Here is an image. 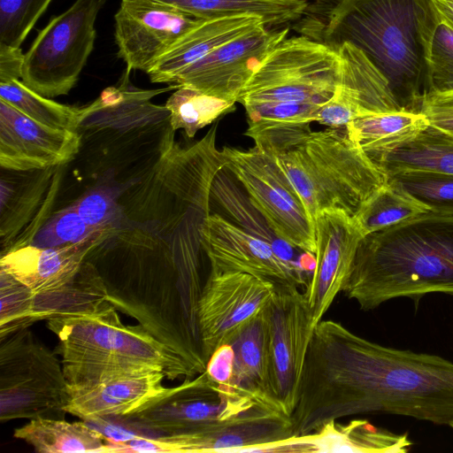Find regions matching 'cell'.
<instances>
[{"label": "cell", "instance_id": "6da1fadb", "mask_svg": "<svg viewBox=\"0 0 453 453\" xmlns=\"http://www.w3.org/2000/svg\"><path fill=\"white\" fill-rule=\"evenodd\" d=\"M381 413L453 425V362L382 346L321 319L291 414L294 434L348 416Z\"/></svg>", "mask_w": 453, "mask_h": 453}, {"label": "cell", "instance_id": "7a4b0ae2", "mask_svg": "<svg viewBox=\"0 0 453 453\" xmlns=\"http://www.w3.org/2000/svg\"><path fill=\"white\" fill-rule=\"evenodd\" d=\"M439 18L431 0H311L293 29L330 49L365 53L405 111L427 93V49Z\"/></svg>", "mask_w": 453, "mask_h": 453}, {"label": "cell", "instance_id": "3957f363", "mask_svg": "<svg viewBox=\"0 0 453 453\" xmlns=\"http://www.w3.org/2000/svg\"><path fill=\"white\" fill-rule=\"evenodd\" d=\"M342 291L363 311L453 295V216L427 211L365 236Z\"/></svg>", "mask_w": 453, "mask_h": 453}, {"label": "cell", "instance_id": "277c9868", "mask_svg": "<svg viewBox=\"0 0 453 453\" xmlns=\"http://www.w3.org/2000/svg\"><path fill=\"white\" fill-rule=\"evenodd\" d=\"M340 56L306 36L281 41L263 60L238 98L245 109V135L273 152L311 131L333 96Z\"/></svg>", "mask_w": 453, "mask_h": 453}, {"label": "cell", "instance_id": "5b68a950", "mask_svg": "<svg viewBox=\"0 0 453 453\" xmlns=\"http://www.w3.org/2000/svg\"><path fill=\"white\" fill-rule=\"evenodd\" d=\"M47 326L58 339L55 351L68 387L154 370L171 380L197 375L141 325L123 324L111 303L94 313L48 321Z\"/></svg>", "mask_w": 453, "mask_h": 453}, {"label": "cell", "instance_id": "8992f818", "mask_svg": "<svg viewBox=\"0 0 453 453\" xmlns=\"http://www.w3.org/2000/svg\"><path fill=\"white\" fill-rule=\"evenodd\" d=\"M271 153L314 223L325 211H341L354 217L363 203L387 183L386 174L345 127L309 131Z\"/></svg>", "mask_w": 453, "mask_h": 453}, {"label": "cell", "instance_id": "52a82bcc", "mask_svg": "<svg viewBox=\"0 0 453 453\" xmlns=\"http://www.w3.org/2000/svg\"><path fill=\"white\" fill-rule=\"evenodd\" d=\"M277 410L283 409L271 397L217 382L204 371L168 388L139 411L116 418L157 436L182 435Z\"/></svg>", "mask_w": 453, "mask_h": 453}, {"label": "cell", "instance_id": "ba28073f", "mask_svg": "<svg viewBox=\"0 0 453 453\" xmlns=\"http://www.w3.org/2000/svg\"><path fill=\"white\" fill-rule=\"evenodd\" d=\"M69 401L61 360L28 328L0 337V420L62 418Z\"/></svg>", "mask_w": 453, "mask_h": 453}, {"label": "cell", "instance_id": "9c48e42d", "mask_svg": "<svg viewBox=\"0 0 453 453\" xmlns=\"http://www.w3.org/2000/svg\"><path fill=\"white\" fill-rule=\"evenodd\" d=\"M106 0H75L52 18L25 53L21 81L39 95H67L93 51L96 20Z\"/></svg>", "mask_w": 453, "mask_h": 453}, {"label": "cell", "instance_id": "30bf717a", "mask_svg": "<svg viewBox=\"0 0 453 453\" xmlns=\"http://www.w3.org/2000/svg\"><path fill=\"white\" fill-rule=\"evenodd\" d=\"M226 168L243 188L250 202L273 234L315 257V225L299 194L271 152L224 147Z\"/></svg>", "mask_w": 453, "mask_h": 453}, {"label": "cell", "instance_id": "8fae6325", "mask_svg": "<svg viewBox=\"0 0 453 453\" xmlns=\"http://www.w3.org/2000/svg\"><path fill=\"white\" fill-rule=\"evenodd\" d=\"M268 333L269 388L272 398L292 414L309 344L316 324L300 288L276 285L264 308Z\"/></svg>", "mask_w": 453, "mask_h": 453}, {"label": "cell", "instance_id": "7c38bea8", "mask_svg": "<svg viewBox=\"0 0 453 453\" xmlns=\"http://www.w3.org/2000/svg\"><path fill=\"white\" fill-rule=\"evenodd\" d=\"M203 252L210 270L240 272L260 277L275 285H308L300 265L286 258L271 242L219 213H211L201 230Z\"/></svg>", "mask_w": 453, "mask_h": 453}, {"label": "cell", "instance_id": "4fadbf2b", "mask_svg": "<svg viewBox=\"0 0 453 453\" xmlns=\"http://www.w3.org/2000/svg\"><path fill=\"white\" fill-rule=\"evenodd\" d=\"M276 285L240 272L210 270L198 303V324L206 361L272 298Z\"/></svg>", "mask_w": 453, "mask_h": 453}, {"label": "cell", "instance_id": "5bb4252c", "mask_svg": "<svg viewBox=\"0 0 453 453\" xmlns=\"http://www.w3.org/2000/svg\"><path fill=\"white\" fill-rule=\"evenodd\" d=\"M288 34V27H261L214 49L184 69L173 85L238 103L252 74Z\"/></svg>", "mask_w": 453, "mask_h": 453}, {"label": "cell", "instance_id": "9a60e30c", "mask_svg": "<svg viewBox=\"0 0 453 453\" xmlns=\"http://www.w3.org/2000/svg\"><path fill=\"white\" fill-rule=\"evenodd\" d=\"M201 20L154 0H121L114 15L118 57L128 70L148 73Z\"/></svg>", "mask_w": 453, "mask_h": 453}, {"label": "cell", "instance_id": "2e32d148", "mask_svg": "<svg viewBox=\"0 0 453 453\" xmlns=\"http://www.w3.org/2000/svg\"><path fill=\"white\" fill-rule=\"evenodd\" d=\"M336 51L341 60L337 83L331 98L318 111L317 122L342 128L357 119L403 110L387 80L363 51L348 42Z\"/></svg>", "mask_w": 453, "mask_h": 453}, {"label": "cell", "instance_id": "e0dca14e", "mask_svg": "<svg viewBox=\"0 0 453 453\" xmlns=\"http://www.w3.org/2000/svg\"><path fill=\"white\" fill-rule=\"evenodd\" d=\"M314 224L316 263L303 293L317 325L343 290L364 236L354 218L341 211H322Z\"/></svg>", "mask_w": 453, "mask_h": 453}, {"label": "cell", "instance_id": "ac0fdd59", "mask_svg": "<svg viewBox=\"0 0 453 453\" xmlns=\"http://www.w3.org/2000/svg\"><path fill=\"white\" fill-rule=\"evenodd\" d=\"M78 132L42 125L0 99V165L10 171L54 168L80 152Z\"/></svg>", "mask_w": 453, "mask_h": 453}, {"label": "cell", "instance_id": "d6986e66", "mask_svg": "<svg viewBox=\"0 0 453 453\" xmlns=\"http://www.w3.org/2000/svg\"><path fill=\"white\" fill-rule=\"evenodd\" d=\"M161 371L119 375L92 384L68 387L66 413L85 421L124 417L143 409L168 388Z\"/></svg>", "mask_w": 453, "mask_h": 453}, {"label": "cell", "instance_id": "ffe728a7", "mask_svg": "<svg viewBox=\"0 0 453 453\" xmlns=\"http://www.w3.org/2000/svg\"><path fill=\"white\" fill-rule=\"evenodd\" d=\"M170 452H262L295 436L291 417L283 410L245 418L200 433L160 435Z\"/></svg>", "mask_w": 453, "mask_h": 453}, {"label": "cell", "instance_id": "44dd1931", "mask_svg": "<svg viewBox=\"0 0 453 453\" xmlns=\"http://www.w3.org/2000/svg\"><path fill=\"white\" fill-rule=\"evenodd\" d=\"M411 446L408 433L395 434L365 419H352L347 424L332 420L312 433L270 445L263 452L405 453Z\"/></svg>", "mask_w": 453, "mask_h": 453}, {"label": "cell", "instance_id": "7402d4cb", "mask_svg": "<svg viewBox=\"0 0 453 453\" xmlns=\"http://www.w3.org/2000/svg\"><path fill=\"white\" fill-rule=\"evenodd\" d=\"M101 243L91 242L58 248L26 244L1 254L0 268L35 295H44L73 280L89 253Z\"/></svg>", "mask_w": 453, "mask_h": 453}, {"label": "cell", "instance_id": "603a6c76", "mask_svg": "<svg viewBox=\"0 0 453 453\" xmlns=\"http://www.w3.org/2000/svg\"><path fill=\"white\" fill-rule=\"evenodd\" d=\"M266 26L252 15L202 19L181 36L147 73L151 82L173 84L178 75L214 49Z\"/></svg>", "mask_w": 453, "mask_h": 453}, {"label": "cell", "instance_id": "cb8c5ba5", "mask_svg": "<svg viewBox=\"0 0 453 453\" xmlns=\"http://www.w3.org/2000/svg\"><path fill=\"white\" fill-rule=\"evenodd\" d=\"M367 156L386 175L403 170L453 173V135L429 124L415 136Z\"/></svg>", "mask_w": 453, "mask_h": 453}, {"label": "cell", "instance_id": "d4e9b609", "mask_svg": "<svg viewBox=\"0 0 453 453\" xmlns=\"http://www.w3.org/2000/svg\"><path fill=\"white\" fill-rule=\"evenodd\" d=\"M108 303L98 270L86 260L73 280L50 293L35 295L34 319L35 323L65 319L94 313Z\"/></svg>", "mask_w": 453, "mask_h": 453}, {"label": "cell", "instance_id": "484cf974", "mask_svg": "<svg viewBox=\"0 0 453 453\" xmlns=\"http://www.w3.org/2000/svg\"><path fill=\"white\" fill-rule=\"evenodd\" d=\"M264 308L226 342L233 351L230 384L272 398L269 388L268 333Z\"/></svg>", "mask_w": 453, "mask_h": 453}, {"label": "cell", "instance_id": "4316f807", "mask_svg": "<svg viewBox=\"0 0 453 453\" xmlns=\"http://www.w3.org/2000/svg\"><path fill=\"white\" fill-rule=\"evenodd\" d=\"M13 436L39 453L111 452L108 438L85 422L40 418L16 428Z\"/></svg>", "mask_w": 453, "mask_h": 453}, {"label": "cell", "instance_id": "83f0119b", "mask_svg": "<svg viewBox=\"0 0 453 453\" xmlns=\"http://www.w3.org/2000/svg\"><path fill=\"white\" fill-rule=\"evenodd\" d=\"M53 168L15 171L14 176L1 178V253L14 242V238L29 220L50 183Z\"/></svg>", "mask_w": 453, "mask_h": 453}, {"label": "cell", "instance_id": "f1b7e54d", "mask_svg": "<svg viewBox=\"0 0 453 453\" xmlns=\"http://www.w3.org/2000/svg\"><path fill=\"white\" fill-rule=\"evenodd\" d=\"M200 19L252 15L266 27L296 22L303 15L306 0H154Z\"/></svg>", "mask_w": 453, "mask_h": 453}, {"label": "cell", "instance_id": "f546056e", "mask_svg": "<svg viewBox=\"0 0 453 453\" xmlns=\"http://www.w3.org/2000/svg\"><path fill=\"white\" fill-rule=\"evenodd\" d=\"M429 125L421 112L400 110L357 119L345 128L366 154L388 150Z\"/></svg>", "mask_w": 453, "mask_h": 453}, {"label": "cell", "instance_id": "4dcf8cb0", "mask_svg": "<svg viewBox=\"0 0 453 453\" xmlns=\"http://www.w3.org/2000/svg\"><path fill=\"white\" fill-rule=\"evenodd\" d=\"M236 102L208 95L190 87H179L167 99L165 107L173 131L183 129L188 138L234 111Z\"/></svg>", "mask_w": 453, "mask_h": 453}, {"label": "cell", "instance_id": "1f68e13d", "mask_svg": "<svg viewBox=\"0 0 453 453\" xmlns=\"http://www.w3.org/2000/svg\"><path fill=\"white\" fill-rule=\"evenodd\" d=\"M0 99L32 119L56 129L78 132L83 119V108L59 104L42 96L21 80L0 82Z\"/></svg>", "mask_w": 453, "mask_h": 453}, {"label": "cell", "instance_id": "d6a6232c", "mask_svg": "<svg viewBox=\"0 0 453 453\" xmlns=\"http://www.w3.org/2000/svg\"><path fill=\"white\" fill-rule=\"evenodd\" d=\"M427 211L426 207L407 192L387 181L353 218L365 237Z\"/></svg>", "mask_w": 453, "mask_h": 453}, {"label": "cell", "instance_id": "836d02e7", "mask_svg": "<svg viewBox=\"0 0 453 453\" xmlns=\"http://www.w3.org/2000/svg\"><path fill=\"white\" fill-rule=\"evenodd\" d=\"M397 187L434 213L453 216V173L430 170H403L386 175Z\"/></svg>", "mask_w": 453, "mask_h": 453}, {"label": "cell", "instance_id": "e575fe53", "mask_svg": "<svg viewBox=\"0 0 453 453\" xmlns=\"http://www.w3.org/2000/svg\"><path fill=\"white\" fill-rule=\"evenodd\" d=\"M109 234L88 225L70 205L53 213L28 244L58 248L91 242H103Z\"/></svg>", "mask_w": 453, "mask_h": 453}, {"label": "cell", "instance_id": "d590c367", "mask_svg": "<svg viewBox=\"0 0 453 453\" xmlns=\"http://www.w3.org/2000/svg\"><path fill=\"white\" fill-rule=\"evenodd\" d=\"M0 337L29 327L34 319V293L0 268Z\"/></svg>", "mask_w": 453, "mask_h": 453}, {"label": "cell", "instance_id": "8d00e7d4", "mask_svg": "<svg viewBox=\"0 0 453 453\" xmlns=\"http://www.w3.org/2000/svg\"><path fill=\"white\" fill-rule=\"evenodd\" d=\"M453 92V27L440 16L427 49V93Z\"/></svg>", "mask_w": 453, "mask_h": 453}, {"label": "cell", "instance_id": "74e56055", "mask_svg": "<svg viewBox=\"0 0 453 453\" xmlns=\"http://www.w3.org/2000/svg\"><path fill=\"white\" fill-rule=\"evenodd\" d=\"M52 0H0V44L20 48Z\"/></svg>", "mask_w": 453, "mask_h": 453}, {"label": "cell", "instance_id": "f35d334b", "mask_svg": "<svg viewBox=\"0 0 453 453\" xmlns=\"http://www.w3.org/2000/svg\"><path fill=\"white\" fill-rule=\"evenodd\" d=\"M72 206L90 226L110 234L120 219V207L111 191L96 188L81 196Z\"/></svg>", "mask_w": 453, "mask_h": 453}, {"label": "cell", "instance_id": "ab89813d", "mask_svg": "<svg viewBox=\"0 0 453 453\" xmlns=\"http://www.w3.org/2000/svg\"><path fill=\"white\" fill-rule=\"evenodd\" d=\"M419 112L426 117L430 125L453 135V92L426 93Z\"/></svg>", "mask_w": 453, "mask_h": 453}, {"label": "cell", "instance_id": "60d3db41", "mask_svg": "<svg viewBox=\"0 0 453 453\" xmlns=\"http://www.w3.org/2000/svg\"><path fill=\"white\" fill-rule=\"evenodd\" d=\"M24 58L20 48L0 44V82L21 80Z\"/></svg>", "mask_w": 453, "mask_h": 453}, {"label": "cell", "instance_id": "b9f144b4", "mask_svg": "<svg viewBox=\"0 0 453 453\" xmlns=\"http://www.w3.org/2000/svg\"><path fill=\"white\" fill-rule=\"evenodd\" d=\"M439 16L453 27V0H431Z\"/></svg>", "mask_w": 453, "mask_h": 453}, {"label": "cell", "instance_id": "7bdbcfd3", "mask_svg": "<svg viewBox=\"0 0 453 453\" xmlns=\"http://www.w3.org/2000/svg\"><path fill=\"white\" fill-rule=\"evenodd\" d=\"M450 427L453 428V425H451Z\"/></svg>", "mask_w": 453, "mask_h": 453}]
</instances>
